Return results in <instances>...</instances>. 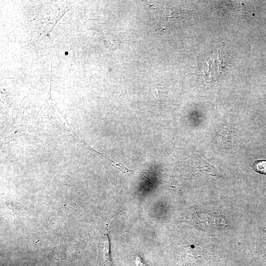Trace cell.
I'll return each mask as SVG.
<instances>
[{"instance_id": "obj_3", "label": "cell", "mask_w": 266, "mask_h": 266, "mask_svg": "<svg viewBox=\"0 0 266 266\" xmlns=\"http://www.w3.org/2000/svg\"><path fill=\"white\" fill-rule=\"evenodd\" d=\"M134 264L135 266H148L138 255L135 256Z\"/></svg>"}, {"instance_id": "obj_1", "label": "cell", "mask_w": 266, "mask_h": 266, "mask_svg": "<svg viewBox=\"0 0 266 266\" xmlns=\"http://www.w3.org/2000/svg\"><path fill=\"white\" fill-rule=\"evenodd\" d=\"M225 58L220 52L212 54L210 59L205 63V67L203 69L205 77H218L224 70Z\"/></svg>"}, {"instance_id": "obj_4", "label": "cell", "mask_w": 266, "mask_h": 266, "mask_svg": "<svg viewBox=\"0 0 266 266\" xmlns=\"http://www.w3.org/2000/svg\"><path fill=\"white\" fill-rule=\"evenodd\" d=\"M65 54H66V55H67V54H67V52H66L65 53Z\"/></svg>"}, {"instance_id": "obj_2", "label": "cell", "mask_w": 266, "mask_h": 266, "mask_svg": "<svg viewBox=\"0 0 266 266\" xmlns=\"http://www.w3.org/2000/svg\"><path fill=\"white\" fill-rule=\"evenodd\" d=\"M254 169L261 174H266V160H258L255 162Z\"/></svg>"}]
</instances>
